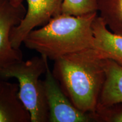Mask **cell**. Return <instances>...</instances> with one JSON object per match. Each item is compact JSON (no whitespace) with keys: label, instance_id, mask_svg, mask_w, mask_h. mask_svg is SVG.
<instances>
[{"label":"cell","instance_id":"cell-5","mask_svg":"<svg viewBox=\"0 0 122 122\" xmlns=\"http://www.w3.org/2000/svg\"><path fill=\"white\" fill-rule=\"evenodd\" d=\"M28 5L25 16L10 34V42L15 49H20L30 32L43 26L61 14L63 0H25Z\"/></svg>","mask_w":122,"mask_h":122},{"label":"cell","instance_id":"cell-7","mask_svg":"<svg viewBox=\"0 0 122 122\" xmlns=\"http://www.w3.org/2000/svg\"><path fill=\"white\" fill-rule=\"evenodd\" d=\"M19 85L0 77V122H30V113L18 97Z\"/></svg>","mask_w":122,"mask_h":122},{"label":"cell","instance_id":"cell-11","mask_svg":"<svg viewBox=\"0 0 122 122\" xmlns=\"http://www.w3.org/2000/svg\"><path fill=\"white\" fill-rule=\"evenodd\" d=\"M97 12V0H63L61 8V14L75 16Z\"/></svg>","mask_w":122,"mask_h":122},{"label":"cell","instance_id":"cell-4","mask_svg":"<svg viewBox=\"0 0 122 122\" xmlns=\"http://www.w3.org/2000/svg\"><path fill=\"white\" fill-rule=\"evenodd\" d=\"M43 80L49 111V122H93L91 113L80 111L73 105L62 91L52 70L47 65Z\"/></svg>","mask_w":122,"mask_h":122},{"label":"cell","instance_id":"cell-2","mask_svg":"<svg viewBox=\"0 0 122 122\" xmlns=\"http://www.w3.org/2000/svg\"><path fill=\"white\" fill-rule=\"evenodd\" d=\"M97 15V13L79 16L61 14L41 28L30 32L23 44L29 49L54 61L93 48L92 23Z\"/></svg>","mask_w":122,"mask_h":122},{"label":"cell","instance_id":"cell-13","mask_svg":"<svg viewBox=\"0 0 122 122\" xmlns=\"http://www.w3.org/2000/svg\"><path fill=\"white\" fill-rule=\"evenodd\" d=\"M24 0H12L13 2L15 5H20L23 4Z\"/></svg>","mask_w":122,"mask_h":122},{"label":"cell","instance_id":"cell-3","mask_svg":"<svg viewBox=\"0 0 122 122\" xmlns=\"http://www.w3.org/2000/svg\"><path fill=\"white\" fill-rule=\"evenodd\" d=\"M48 64V59L40 56L0 68V77L18 80V97L30 113V122H49V120L43 81L40 79L45 73Z\"/></svg>","mask_w":122,"mask_h":122},{"label":"cell","instance_id":"cell-12","mask_svg":"<svg viewBox=\"0 0 122 122\" xmlns=\"http://www.w3.org/2000/svg\"><path fill=\"white\" fill-rule=\"evenodd\" d=\"M91 114L94 122H122V103L98 106L96 111Z\"/></svg>","mask_w":122,"mask_h":122},{"label":"cell","instance_id":"cell-8","mask_svg":"<svg viewBox=\"0 0 122 122\" xmlns=\"http://www.w3.org/2000/svg\"><path fill=\"white\" fill-rule=\"evenodd\" d=\"M93 48L105 58L122 62V36L112 32L104 21L97 15L92 23Z\"/></svg>","mask_w":122,"mask_h":122},{"label":"cell","instance_id":"cell-6","mask_svg":"<svg viewBox=\"0 0 122 122\" xmlns=\"http://www.w3.org/2000/svg\"><path fill=\"white\" fill-rule=\"evenodd\" d=\"M27 10L22 4L12 0H0V68L23 60L20 49H15L10 42V34L23 19Z\"/></svg>","mask_w":122,"mask_h":122},{"label":"cell","instance_id":"cell-1","mask_svg":"<svg viewBox=\"0 0 122 122\" xmlns=\"http://www.w3.org/2000/svg\"><path fill=\"white\" fill-rule=\"evenodd\" d=\"M52 72L76 108L85 113L96 111L106 78L100 52L92 48L67 55L54 61Z\"/></svg>","mask_w":122,"mask_h":122},{"label":"cell","instance_id":"cell-10","mask_svg":"<svg viewBox=\"0 0 122 122\" xmlns=\"http://www.w3.org/2000/svg\"><path fill=\"white\" fill-rule=\"evenodd\" d=\"M98 11L107 27L122 36V0H97Z\"/></svg>","mask_w":122,"mask_h":122},{"label":"cell","instance_id":"cell-9","mask_svg":"<svg viewBox=\"0 0 122 122\" xmlns=\"http://www.w3.org/2000/svg\"><path fill=\"white\" fill-rule=\"evenodd\" d=\"M106 78L97 106L122 103V62L105 58Z\"/></svg>","mask_w":122,"mask_h":122}]
</instances>
